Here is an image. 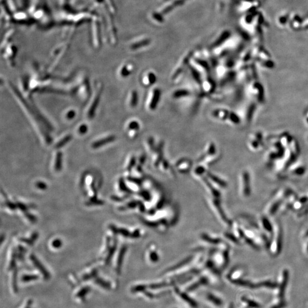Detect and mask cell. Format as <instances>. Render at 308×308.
<instances>
[{
    "mask_svg": "<svg viewBox=\"0 0 308 308\" xmlns=\"http://www.w3.org/2000/svg\"><path fill=\"white\" fill-rule=\"evenodd\" d=\"M95 282L105 289H109L110 288V284L109 282L103 280L101 278H96Z\"/></svg>",
    "mask_w": 308,
    "mask_h": 308,
    "instance_id": "cell-7",
    "label": "cell"
},
{
    "mask_svg": "<svg viewBox=\"0 0 308 308\" xmlns=\"http://www.w3.org/2000/svg\"><path fill=\"white\" fill-rule=\"evenodd\" d=\"M51 245H52L53 247L54 248H56V249H58V248H61L62 247V241L61 239H55V240L53 241V242L51 243Z\"/></svg>",
    "mask_w": 308,
    "mask_h": 308,
    "instance_id": "cell-17",
    "label": "cell"
},
{
    "mask_svg": "<svg viewBox=\"0 0 308 308\" xmlns=\"http://www.w3.org/2000/svg\"><path fill=\"white\" fill-rule=\"evenodd\" d=\"M24 308H31V305L28 302L26 305H25V307Z\"/></svg>",
    "mask_w": 308,
    "mask_h": 308,
    "instance_id": "cell-26",
    "label": "cell"
},
{
    "mask_svg": "<svg viewBox=\"0 0 308 308\" xmlns=\"http://www.w3.org/2000/svg\"><path fill=\"white\" fill-rule=\"evenodd\" d=\"M125 248H122V249L121 250L120 254L119 255L118 258V261H117V266H116V271L118 272H119L121 271V267L122 263V259H123V257L124 254L125 253Z\"/></svg>",
    "mask_w": 308,
    "mask_h": 308,
    "instance_id": "cell-8",
    "label": "cell"
},
{
    "mask_svg": "<svg viewBox=\"0 0 308 308\" xmlns=\"http://www.w3.org/2000/svg\"><path fill=\"white\" fill-rule=\"evenodd\" d=\"M86 130H87V127L86 126H82L81 127L80 131L82 133V132H85L86 131Z\"/></svg>",
    "mask_w": 308,
    "mask_h": 308,
    "instance_id": "cell-25",
    "label": "cell"
},
{
    "mask_svg": "<svg viewBox=\"0 0 308 308\" xmlns=\"http://www.w3.org/2000/svg\"><path fill=\"white\" fill-rule=\"evenodd\" d=\"M205 300L212 308H219L222 305V301L212 293H208L205 296Z\"/></svg>",
    "mask_w": 308,
    "mask_h": 308,
    "instance_id": "cell-3",
    "label": "cell"
},
{
    "mask_svg": "<svg viewBox=\"0 0 308 308\" xmlns=\"http://www.w3.org/2000/svg\"><path fill=\"white\" fill-rule=\"evenodd\" d=\"M97 273H98V270L97 269H94L90 273L85 274L83 276V280L84 281H86V280L91 279L92 278L95 277V276H97Z\"/></svg>",
    "mask_w": 308,
    "mask_h": 308,
    "instance_id": "cell-11",
    "label": "cell"
},
{
    "mask_svg": "<svg viewBox=\"0 0 308 308\" xmlns=\"http://www.w3.org/2000/svg\"><path fill=\"white\" fill-rule=\"evenodd\" d=\"M70 139H71V136H66V138H64V139H62L61 142H59L58 143L57 145H56L57 147V148H59V147H62V146H64L66 143H67L68 142V141H69Z\"/></svg>",
    "mask_w": 308,
    "mask_h": 308,
    "instance_id": "cell-18",
    "label": "cell"
},
{
    "mask_svg": "<svg viewBox=\"0 0 308 308\" xmlns=\"http://www.w3.org/2000/svg\"><path fill=\"white\" fill-rule=\"evenodd\" d=\"M105 202L103 200H98L97 199H90L86 203V204L88 205V206H91L95 205H102Z\"/></svg>",
    "mask_w": 308,
    "mask_h": 308,
    "instance_id": "cell-14",
    "label": "cell"
},
{
    "mask_svg": "<svg viewBox=\"0 0 308 308\" xmlns=\"http://www.w3.org/2000/svg\"><path fill=\"white\" fill-rule=\"evenodd\" d=\"M55 159V169L57 171H60L62 168V154L61 153H57Z\"/></svg>",
    "mask_w": 308,
    "mask_h": 308,
    "instance_id": "cell-6",
    "label": "cell"
},
{
    "mask_svg": "<svg viewBox=\"0 0 308 308\" xmlns=\"http://www.w3.org/2000/svg\"><path fill=\"white\" fill-rule=\"evenodd\" d=\"M30 258H31V262L34 264L35 267L37 268L38 270L42 273L45 280H49L50 277V275L49 272L46 270V269L43 265V264H42L37 258L35 256L34 254H31Z\"/></svg>",
    "mask_w": 308,
    "mask_h": 308,
    "instance_id": "cell-2",
    "label": "cell"
},
{
    "mask_svg": "<svg viewBox=\"0 0 308 308\" xmlns=\"http://www.w3.org/2000/svg\"><path fill=\"white\" fill-rule=\"evenodd\" d=\"M138 94L136 93V92H134L132 93V98L131 100V105L132 107L135 106L136 103H138Z\"/></svg>",
    "mask_w": 308,
    "mask_h": 308,
    "instance_id": "cell-15",
    "label": "cell"
},
{
    "mask_svg": "<svg viewBox=\"0 0 308 308\" xmlns=\"http://www.w3.org/2000/svg\"><path fill=\"white\" fill-rule=\"evenodd\" d=\"M38 278L39 277L37 275H35V274H27V275L26 274V275H24L22 277L21 280L24 282H29V281L37 280L38 279Z\"/></svg>",
    "mask_w": 308,
    "mask_h": 308,
    "instance_id": "cell-9",
    "label": "cell"
},
{
    "mask_svg": "<svg viewBox=\"0 0 308 308\" xmlns=\"http://www.w3.org/2000/svg\"><path fill=\"white\" fill-rule=\"evenodd\" d=\"M36 186L37 187L38 189L41 190H46L47 188L46 184L42 182H38L36 184Z\"/></svg>",
    "mask_w": 308,
    "mask_h": 308,
    "instance_id": "cell-20",
    "label": "cell"
},
{
    "mask_svg": "<svg viewBox=\"0 0 308 308\" xmlns=\"http://www.w3.org/2000/svg\"><path fill=\"white\" fill-rule=\"evenodd\" d=\"M114 140H115V136H108V137H107L106 138L100 139V140H99L98 141L93 143L92 145V147L93 148H94V149H97V148H99L100 147H102V146H103L105 145H106V144H108L109 143L111 142Z\"/></svg>",
    "mask_w": 308,
    "mask_h": 308,
    "instance_id": "cell-4",
    "label": "cell"
},
{
    "mask_svg": "<svg viewBox=\"0 0 308 308\" xmlns=\"http://www.w3.org/2000/svg\"><path fill=\"white\" fill-rule=\"evenodd\" d=\"M16 205H17V208H18L21 211H22V212H24V213L27 212V210H28V207H27L25 204H24V203H22L21 202H17L16 203Z\"/></svg>",
    "mask_w": 308,
    "mask_h": 308,
    "instance_id": "cell-19",
    "label": "cell"
},
{
    "mask_svg": "<svg viewBox=\"0 0 308 308\" xmlns=\"http://www.w3.org/2000/svg\"><path fill=\"white\" fill-rule=\"evenodd\" d=\"M189 94H190V92L188 91L184 90H178V91L175 92V93L173 94V96L175 98H180V97H186Z\"/></svg>",
    "mask_w": 308,
    "mask_h": 308,
    "instance_id": "cell-12",
    "label": "cell"
},
{
    "mask_svg": "<svg viewBox=\"0 0 308 308\" xmlns=\"http://www.w3.org/2000/svg\"><path fill=\"white\" fill-rule=\"evenodd\" d=\"M5 205L10 210H12V211H14L17 208L16 204L13 203H12L10 201H7V200L5 202Z\"/></svg>",
    "mask_w": 308,
    "mask_h": 308,
    "instance_id": "cell-21",
    "label": "cell"
},
{
    "mask_svg": "<svg viewBox=\"0 0 308 308\" xmlns=\"http://www.w3.org/2000/svg\"><path fill=\"white\" fill-rule=\"evenodd\" d=\"M20 240L22 242H23L25 244H27L29 245H33L34 243L32 241V240H31V239H26V238H21L20 239Z\"/></svg>",
    "mask_w": 308,
    "mask_h": 308,
    "instance_id": "cell-23",
    "label": "cell"
},
{
    "mask_svg": "<svg viewBox=\"0 0 308 308\" xmlns=\"http://www.w3.org/2000/svg\"><path fill=\"white\" fill-rule=\"evenodd\" d=\"M139 125H138V123L136 122H132L129 125V128L131 130H138L139 129Z\"/></svg>",
    "mask_w": 308,
    "mask_h": 308,
    "instance_id": "cell-22",
    "label": "cell"
},
{
    "mask_svg": "<svg viewBox=\"0 0 308 308\" xmlns=\"http://www.w3.org/2000/svg\"><path fill=\"white\" fill-rule=\"evenodd\" d=\"M115 249H116V245H115L110 249L108 254L105 259V263L106 265H108L110 263L112 257L113 256V254L115 253Z\"/></svg>",
    "mask_w": 308,
    "mask_h": 308,
    "instance_id": "cell-10",
    "label": "cell"
},
{
    "mask_svg": "<svg viewBox=\"0 0 308 308\" xmlns=\"http://www.w3.org/2000/svg\"><path fill=\"white\" fill-rule=\"evenodd\" d=\"M25 216H26V217L27 218L28 220L31 221V223H36L37 221V219L36 217L34 216L33 214L29 213V212H25Z\"/></svg>",
    "mask_w": 308,
    "mask_h": 308,
    "instance_id": "cell-16",
    "label": "cell"
},
{
    "mask_svg": "<svg viewBox=\"0 0 308 308\" xmlns=\"http://www.w3.org/2000/svg\"><path fill=\"white\" fill-rule=\"evenodd\" d=\"M38 237V232H34L33 234H32V235L31 236V239L33 243H34L37 240Z\"/></svg>",
    "mask_w": 308,
    "mask_h": 308,
    "instance_id": "cell-24",
    "label": "cell"
},
{
    "mask_svg": "<svg viewBox=\"0 0 308 308\" xmlns=\"http://www.w3.org/2000/svg\"><path fill=\"white\" fill-rule=\"evenodd\" d=\"M160 97V91L158 89H155L154 92L153 98L151 99V102L149 104V107L151 110H154L156 107L159 102V98Z\"/></svg>",
    "mask_w": 308,
    "mask_h": 308,
    "instance_id": "cell-5",
    "label": "cell"
},
{
    "mask_svg": "<svg viewBox=\"0 0 308 308\" xmlns=\"http://www.w3.org/2000/svg\"><path fill=\"white\" fill-rule=\"evenodd\" d=\"M89 291V287H84V288H82L81 290H79L78 291V293H77V295H76V297L77 298H82L83 297V296L86 294H88V292Z\"/></svg>",
    "mask_w": 308,
    "mask_h": 308,
    "instance_id": "cell-13",
    "label": "cell"
},
{
    "mask_svg": "<svg viewBox=\"0 0 308 308\" xmlns=\"http://www.w3.org/2000/svg\"><path fill=\"white\" fill-rule=\"evenodd\" d=\"M174 295L176 298L184 305L188 308H197L198 304L193 298H191L186 292L180 291L179 289H174Z\"/></svg>",
    "mask_w": 308,
    "mask_h": 308,
    "instance_id": "cell-1",
    "label": "cell"
}]
</instances>
